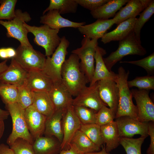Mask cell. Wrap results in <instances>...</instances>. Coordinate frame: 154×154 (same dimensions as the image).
I'll return each instance as SVG.
<instances>
[{
    "mask_svg": "<svg viewBox=\"0 0 154 154\" xmlns=\"http://www.w3.org/2000/svg\"><path fill=\"white\" fill-rule=\"evenodd\" d=\"M79 60L76 55L72 53L65 60L61 71L62 83L76 97L89 83L80 68Z\"/></svg>",
    "mask_w": 154,
    "mask_h": 154,
    "instance_id": "6da1fadb",
    "label": "cell"
},
{
    "mask_svg": "<svg viewBox=\"0 0 154 154\" xmlns=\"http://www.w3.org/2000/svg\"><path fill=\"white\" fill-rule=\"evenodd\" d=\"M129 72L122 66L118 69L114 81L118 89L119 101L115 118L129 116L138 119V110L133 102L131 92L129 87L127 81Z\"/></svg>",
    "mask_w": 154,
    "mask_h": 154,
    "instance_id": "7a4b0ae2",
    "label": "cell"
},
{
    "mask_svg": "<svg viewBox=\"0 0 154 154\" xmlns=\"http://www.w3.org/2000/svg\"><path fill=\"white\" fill-rule=\"evenodd\" d=\"M146 49L136 38L133 31L124 39L119 41L118 47L103 60L108 69L111 71L113 67L124 56L128 55H145Z\"/></svg>",
    "mask_w": 154,
    "mask_h": 154,
    "instance_id": "3957f363",
    "label": "cell"
},
{
    "mask_svg": "<svg viewBox=\"0 0 154 154\" xmlns=\"http://www.w3.org/2000/svg\"><path fill=\"white\" fill-rule=\"evenodd\" d=\"M5 105L11 117L13 124L12 131L7 139V144L10 146L17 139L21 138L32 145L34 140L27 126L24 116L25 110L17 103Z\"/></svg>",
    "mask_w": 154,
    "mask_h": 154,
    "instance_id": "277c9868",
    "label": "cell"
},
{
    "mask_svg": "<svg viewBox=\"0 0 154 154\" xmlns=\"http://www.w3.org/2000/svg\"><path fill=\"white\" fill-rule=\"evenodd\" d=\"M23 25L28 33L34 35V42L44 48L46 56H50L60 43L61 38L58 34L60 30L52 29L45 24L37 27L25 23Z\"/></svg>",
    "mask_w": 154,
    "mask_h": 154,
    "instance_id": "5b68a950",
    "label": "cell"
},
{
    "mask_svg": "<svg viewBox=\"0 0 154 154\" xmlns=\"http://www.w3.org/2000/svg\"><path fill=\"white\" fill-rule=\"evenodd\" d=\"M70 44L66 37H62L52 56L46 58L44 66L41 71L54 82H62L61 69L68 53L67 49Z\"/></svg>",
    "mask_w": 154,
    "mask_h": 154,
    "instance_id": "8992f818",
    "label": "cell"
},
{
    "mask_svg": "<svg viewBox=\"0 0 154 154\" xmlns=\"http://www.w3.org/2000/svg\"><path fill=\"white\" fill-rule=\"evenodd\" d=\"M98 40L85 36L81 42V46L71 52L76 55L80 60V68L90 83L92 80L94 70V54L98 46Z\"/></svg>",
    "mask_w": 154,
    "mask_h": 154,
    "instance_id": "52a82bcc",
    "label": "cell"
},
{
    "mask_svg": "<svg viewBox=\"0 0 154 154\" xmlns=\"http://www.w3.org/2000/svg\"><path fill=\"white\" fill-rule=\"evenodd\" d=\"M31 18L27 12H23L19 9L15 10V16L10 21L0 20V24L6 29V35L8 38H13L18 40L21 45L29 47L33 46L27 37L28 31L24 26Z\"/></svg>",
    "mask_w": 154,
    "mask_h": 154,
    "instance_id": "ba28073f",
    "label": "cell"
},
{
    "mask_svg": "<svg viewBox=\"0 0 154 154\" xmlns=\"http://www.w3.org/2000/svg\"><path fill=\"white\" fill-rule=\"evenodd\" d=\"M16 50L14 58L16 62L28 72L42 70L43 68L46 58L45 55L35 50L32 47L20 44Z\"/></svg>",
    "mask_w": 154,
    "mask_h": 154,
    "instance_id": "9c48e42d",
    "label": "cell"
},
{
    "mask_svg": "<svg viewBox=\"0 0 154 154\" xmlns=\"http://www.w3.org/2000/svg\"><path fill=\"white\" fill-rule=\"evenodd\" d=\"M131 91L137 104L138 119L143 122H154V104L148 90L133 89Z\"/></svg>",
    "mask_w": 154,
    "mask_h": 154,
    "instance_id": "30bf717a",
    "label": "cell"
},
{
    "mask_svg": "<svg viewBox=\"0 0 154 154\" xmlns=\"http://www.w3.org/2000/svg\"><path fill=\"white\" fill-rule=\"evenodd\" d=\"M116 119L120 137L131 138L136 134L146 137L148 136V122H142L138 119L126 116Z\"/></svg>",
    "mask_w": 154,
    "mask_h": 154,
    "instance_id": "8fae6325",
    "label": "cell"
},
{
    "mask_svg": "<svg viewBox=\"0 0 154 154\" xmlns=\"http://www.w3.org/2000/svg\"><path fill=\"white\" fill-rule=\"evenodd\" d=\"M72 105L86 107L97 112L103 105H106L101 99L98 92L97 83L86 86L73 99Z\"/></svg>",
    "mask_w": 154,
    "mask_h": 154,
    "instance_id": "7c38bea8",
    "label": "cell"
},
{
    "mask_svg": "<svg viewBox=\"0 0 154 154\" xmlns=\"http://www.w3.org/2000/svg\"><path fill=\"white\" fill-rule=\"evenodd\" d=\"M81 124L74 112L73 106H70L65 112L62 119L63 137L61 143V150L69 148L72 137L80 130Z\"/></svg>",
    "mask_w": 154,
    "mask_h": 154,
    "instance_id": "4fadbf2b",
    "label": "cell"
},
{
    "mask_svg": "<svg viewBox=\"0 0 154 154\" xmlns=\"http://www.w3.org/2000/svg\"><path fill=\"white\" fill-rule=\"evenodd\" d=\"M97 83L101 99L116 114L119 101L118 89L116 83L110 79L100 80Z\"/></svg>",
    "mask_w": 154,
    "mask_h": 154,
    "instance_id": "5bb4252c",
    "label": "cell"
},
{
    "mask_svg": "<svg viewBox=\"0 0 154 154\" xmlns=\"http://www.w3.org/2000/svg\"><path fill=\"white\" fill-rule=\"evenodd\" d=\"M25 117L29 130L35 140L44 134L46 117L31 105L25 110Z\"/></svg>",
    "mask_w": 154,
    "mask_h": 154,
    "instance_id": "9a60e30c",
    "label": "cell"
},
{
    "mask_svg": "<svg viewBox=\"0 0 154 154\" xmlns=\"http://www.w3.org/2000/svg\"><path fill=\"white\" fill-rule=\"evenodd\" d=\"M28 73L13 58L8 68L0 75V83L23 86L25 84Z\"/></svg>",
    "mask_w": 154,
    "mask_h": 154,
    "instance_id": "2e32d148",
    "label": "cell"
},
{
    "mask_svg": "<svg viewBox=\"0 0 154 154\" xmlns=\"http://www.w3.org/2000/svg\"><path fill=\"white\" fill-rule=\"evenodd\" d=\"M152 0H130L126 5L121 8L113 19L115 24L119 25L129 19L136 18L151 2Z\"/></svg>",
    "mask_w": 154,
    "mask_h": 154,
    "instance_id": "e0dca14e",
    "label": "cell"
},
{
    "mask_svg": "<svg viewBox=\"0 0 154 154\" xmlns=\"http://www.w3.org/2000/svg\"><path fill=\"white\" fill-rule=\"evenodd\" d=\"M48 93L55 111L66 110L72 105V96L62 82H54Z\"/></svg>",
    "mask_w": 154,
    "mask_h": 154,
    "instance_id": "ac0fdd59",
    "label": "cell"
},
{
    "mask_svg": "<svg viewBox=\"0 0 154 154\" xmlns=\"http://www.w3.org/2000/svg\"><path fill=\"white\" fill-rule=\"evenodd\" d=\"M40 23L48 25L52 29L58 30L64 27L78 29L86 24L85 22H74L64 18L55 10L49 11L41 16Z\"/></svg>",
    "mask_w": 154,
    "mask_h": 154,
    "instance_id": "d6986e66",
    "label": "cell"
},
{
    "mask_svg": "<svg viewBox=\"0 0 154 154\" xmlns=\"http://www.w3.org/2000/svg\"><path fill=\"white\" fill-rule=\"evenodd\" d=\"M106 53V50L98 46L94 54L96 65L92 80L89 86H92L98 81L107 79L114 80L116 74L110 71L107 68L103 56Z\"/></svg>",
    "mask_w": 154,
    "mask_h": 154,
    "instance_id": "ffe728a7",
    "label": "cell"
},
{
    "mask_svg": "<svg viewBox=\"0 0 154 154\" xmlns=\"http://www.w3.org/2000/svg\"><path fill=\"white\" fill-rule=\"evenodd\" d=\"M115 24L112 19H97L95 22L81 26L78 29L79 32L91 39L102 38L107 31Z\"/></svg>",
    "mask_w": 154,
    "mask_h": 154,
    "instance_id": "44dd1931",
    "label": "cell"
},
{
    "mask_svg": "<svg viewBox=\"0 0 154 154\" xmlns=\"http://www.w3.org/2000/svg\"><path fill=\"white\" fill-rule=\"evenodd\" d=\"M54 83L41 70H33L28 72L25 85L33 92H49Z\"/></svg>",
    "mask_w": 154,
    "mask_h": 154,
    "instance_id": "7402d4cb",
    "label": "cell"
},
{
    "mask_svg": "<svg viewBox=\"0 0 154 154\" xmlns=\"http://www.w3.org/2000/svg\"><path fill=\"white\" fill-rule=\"evenodd\" d=\"M66 110H56L51 116L46 118L44 133L45 136L54 137L61 143L63 137L62 119Z\"/></svg>",
    "mask_w": 154,
    "mask_h": 154,
    "instance_id": "603a6c76",
    "label": "cell"
},
{
    "mask_svg": "<svg viewBox=\"0 0 154 154\" xmlns=\"http://www.w3.org/2000/svg\"><path fill=\"white\" fill-rule=\"evenodd\" d=\"M32 146L35 154H58L61 150V143L53 136L39 137Z\"/></svg>",
    "mask_w": 154,
    "mask_h": 154,
    "instance_id": "cb8c5ba5",
    "label": "cell"
},
{
    "mask_svg": "<svg viewBox=\"0 0 154 154\" xmlns=\"http://www.w3.org/2000/svg\"><path fill=\"white\" fill-rule=\"evenodd\" d=\"M137 19L131 18L121 22L115 29L106 33L101 38V42L106 44L112 41H120L124 39L133 31Z\"/></svg>",
    "mask_w": 154,
    "mask_h": 154,
    "instance_id": "d4e9b609",
    "label": "cell"
},
{
    "mask_svg": "<svg viewBox=\"0 0 154 154\" xmlns=\"http://www.w3.org/2000/svg\"><path fill=\"white\" fill-rule=\"evenodd\" d=\"M100 129L106 151L109 152L116 148L120 144V137L116 121L101 126Z\"/></svg>",
    "mask_w": 154,
    "mask_h": 154,
    "instance_id": "484cf974",
    "label": "cell"
},
{
    "mask_svg": "<svg viewBox=\"0 0 154 154\" xmlns=\"http://www.w3.org/2000/svg\"><path fill=\"white\" fill-rule=\"evenodd\" d=\"M129 0H109L107 3L90 11L92 17L97 19H108L114 17L116 12Z\"/></svg>",
    "mask_w": 154,
    "mask_h": 154,
    "instance_id": "4316f807",
    "label": "cell"
},
{
    "mask_svg": "<svg viewBox=\"0 0 154 154\" xmlns=\"http://www.w3.org/2000/svg\"><path fill=\"white\" fill-rule=\"evenodd\" d=\"M34 92V98L32 105L46 118L51 116L54 113L55 110L48 92L45 91Z\"/></svg>",
    "mask_w": 154,
    "mask_h": 154,
    "instance_id": "83f0119b",
    "label": "cell"
},
{
    "mask_svg": "<svg viewBox=\"0 0 154 154\" xmlns=\"http://www.w3.org/2000/svg\"><path fill=\"white\" fill-rule=\"evenodd\" d=\"M74 145L82 154L99 151L101 148L93 143L82 131L79 130L72 137L70 144Z\"/></svg>",
    "mask_w": 154,
    "mask_h": 154,
    "instance_id": "f1b7e54d",
    "label": "cell"
},
{
    "mask_svg": "<svg viewBox=\"0 0 154 154\" xmlns=\"http://www.w3.org/2000/svg\"><path fill=\"white\" fill-rule=\"evenodd\" d=\"M78 5L75 0H50L49 6L43 11L42 15L54 10H57L60 15L75 13Z\"/></svg>",
    "mask_w": 154,
    "mask_h": 154,
    "instance_id": "f546056e",
    "label": "cell"
},
{
    "mask_svg": "<svg viewBox=\"0 0 154 154\" xmlns=\"http://www.w3.org/2000/svg\"><path fill=\"white\" fill-rule=\"evenodd\" d=\"M154 13V1L151 2L141 13L139 14V17L137 18L133 28V32L137 39L141 42L140 33L141 29L145 23L150 19Z\"/></svg>",
    "mask_w": 154,
    "mask_h": 154,
    "instance_id": "4dcf8cb0",
    "label": "cell"
},
{
    "mask_svg": "<svg viewBox=\"0 0 154 154\" xmlns=\"http://www.w3.org/2000/svg\"><path fill=\"white\" fill-rule=\"evenodd\" d=\"M80 130L93 143L101 148L105 144L101 135L100 126L97 124H81Z\"/></svg>",
    "mask_w": 154,
    "mask_h": 154,
    "instance_id": "1f68e13d",
    "label": "cell"
},
{
    "mask_svg": "<svg viewBox=\"0 0 154 154\" xmlns=\"http://www.w3.org/2000/svg\"><path fill=\"white\" fill-rule=\"evenodd\" d=\"M146 137L137 138L120 137L119 143L124 148L126 154H141V147Z\"/></svg>",
    "mask_w": 154,
    "mask_h": 154,
    "instance_id": "d6a6232c",
    "label": "cell"
},
{
    "mask_svg": "<svg viewBox=\"0 0 154 154\" xmlns=\"http://www.w3.org/2000/svg\"><path fill=\"white\" fill-rule=\"evenodd\" d=\"M18 87L9 84L0 83V96L5 105L17 103Z\"/></svg>",
    "mask_w": 154,
    "mask_h": 154,
    "instance_id": "836d02e7",
    "label": "cell"
},
{
    "mask_svg": "<svg viewBox=\"0 0 154 154\" xmlns=\"http://www.w3.org/2000/svg\"><path fill=\"white\" fill-rule=\"evenodd\" d=\"M73 106L74 112L82 124L96 123L97 112L84 106Z\"/></svg>",
    "mask_w": 154,
    "mask_h": 154,
    "instance_id": "e575fe53",
    "label": "cell"
},
{
    "mask_svg": "<svg viewBox=\"0 0 154 154\" xmlns=\"http://www.w3.org/2000/svg\"><path fill=\"white\" fill-rule=\"evenodd\" d=\"M129 87H136L141 90H154V76L147 75L143 76H137L130 81H127Z\"/></svg>",
    "mask_w": 154,
    "mask_h": 154,
    "instance_id": "d590c367",
    "label": "cell"
},
{
    "mask_svg": "<svg viewBox=\"0 0 154 154\" xmlns=\"http://www.w3.org/2000/svg\"><path fill=\"white\" fill-rule=\"evenodd\" d=\"M34 98V92L26 85L18 87L17 103L25 110L32 105Z\"/></svg>",
    "mask_w": 154,
    "mask_h": 154,
    "instance_id": "8d00e7d4",
    "label": "cell"
},
{
    "mask_svg": "<svg viewBox=\"0 0 154 154\" xmlns=\"http://www.w3.org/2000/svg\"><path fill=\"white\" fill-rule=\"evenodd\" d=\"M17 0H1L0 4V20L10 21L15 16V7Z\"/></svg>",
    "mask_w": 154,
    "mask_h": 154,
    "instance_id": "74e56055",
    "label": "cell"
},
{
    "mask_svg": "<svg viewBox=\"0 0 154 154\" xmlns=\"http://www.w3.org/2000/svg\"><path fill=\"white\" fill-rule=\"evenodd\" d=\"M115 115L111 109L103 105L96 113V123L100 126L107 124L114 121Z\"/></svg>",
    "mask_w": 154,
    "mask_h": 154,
    "instance_id": "f35d334b",
    "label": "cell"
},
{
    "mask_svg": "<svg viewBox=\"0 0 154 154\" xmlns=\"http://www.w3.org/2000/svg\"><path fill=\"white\" fill-rule=\"evenodd\" d=\"M120 63H129L140 66L146 71L148 75H153L154 72V52L139 60L120 61Z\"/></svg>",
    "mask_w": 154,
    "mask_h": 154,
    "instance_id": "ab89813d",
    "label": "cell"
},
{
    "mask_svg": "<svg viewBox=\"0 0 154 154\" xmlns=\"http://www.w3.org/2000/svg\"><path fill=\"white\" fill-rule=\"evenodd\" d=\"M10 147L15 154H35L32 145L22 138L17 139Z\"/></svg>",
    "mask_w": 154,
    "mask_h": 154,
    "instance_id": "60d3db41",
    "label": "cell"
},
{
    "mask_svg": "<svg viewBox=\"0 0 154 154\" xmlns=\"http://www.w3.org/2000/svg\"><path fill=\"white\" fill-rule=\"evenodd\" d=\"M109 0H75L78 5L93 11L103 5Z\"/></svg>",
    "mask_w": 154,
    "mask_h": 154,
    "instance_id": "b9f144b4",
    "label": "cell"
},
{
    "mask_svg": "<svg viewBox=\"0 0 154 154\" xmlns=\"http://www.w3.org/2000/svg\"><path fill=\"white\" fill-rule=\"evenodd\" d=\"M148 135L150 138V143L147 150V154H154V123L148 122Z\"/></svg>",
    "mask_w": 154,
    "mask_h": 154,
    "instance_id": "7bdbcfd3",
    "label": "cell"
},
{
    "mask_svg": "<svg viewBox=\"0 0 154 154\" xmlns=\"http://www.w3.org/2000/svg\"><path fill=\"white\" fill-rule=\"evenodd\" d=\"M59 154H82L77 149L76 146L72 144H70L69 149L62 150Z\"/></svg>",
    "mask_w": 154,
    "mask_h": 154,
    "instance_id": "ee69618b",
    "label": "cell"
},
{
    "mask_svg": "<svg viewBox=\"0 0 154 154\" xmlns=\"http://www.w3.org/2000/svg\"><path fill=\"white\" fill-rule=\"evenodd\" d=\"M0 154H15L13 150L7 145L0 144Z\"/></svg>",
    "mask_w": 154,
    "mask_h": 154,
    "instance_id": "f6af8a7d",
    "label": "cell"
},
{
    "mask_svg": "<svg viewBox=\"0 0 154 154\" xmlns=\"http://www.w3.org/2000/svg\"><path fill=\"white\" fill-rule=\"evenodd\" d=\"M8 59L14 58L16 55V50L12 47L6 48Z\"/></svg>",
    "mask_w": 154,
    "mask_h": 154,
    "instance_id": "bcb514c9",
    "label": "cell"
},
{
    "mask_svg": "<svg viewBox=\"0 0 154 154\" xmlns=\"http://www.w3.org/2000/svg\"><path fill=\"white\" fill-rule=\"evenodd\" d=\"M9 115V113L7 110H3L0 108V118L4 120L8 118Z\"/></svg>",
    "mask_w": 154,
    "mask_h": 154,
    "instance_id": "7dc6e473",
    "label": "cell"
},
{
    "mask_svg": "<svg viewBox=\"0 0 154 154\" xmlns=\"http://www.w3.org/2000/svg\"><path fill=\"white\" fill-rule=\"evenodd\" d=\"M0 58L3 59H8L7 53L6 48H0Z\"/></svg>",
    "mask_w": 154,
    "mask_h": 154,
    "instance_id": "c3c4849f",
    "label": "cell"
},
{
    "mask_svg": "<svg viewBox=\"0 0 154 154\" xmlns=\"http://www.w3.org/2000/svg\"><path fill=\"white\" fill-rule=\"evenodd\" d=\"M7 60L0 63V75L8 68V66L7 64Z\"/></svg>",
    "mask_w": 154,
    "mask_h": 154,
    "instance_id": "681fc988",
    "label": "cell"
},
{
    "mask_svg": "<svg viewBox=\"0 0 154 154\" xmlns=\"http://www.w3.org/2000/svg\"><path fill=\"white\" fill-rule=\"evenodd\" d=\"M101 148L102 149L99 151L85 154H110L106 151L105 144H104Z\"/></svg>",
    "mask_w": 154,
    "mask_h": 154,
    "instance_id": "f907efd6",
    "label": "cell"
},
{
    "mask_svg": "<svg viewBox=\"0 0 154 154\" xmlns=\"http://www.w3.org/2000/svg\"><path fill=\"white\" fill-rule=\"evenodd\" d=\"M4 120L0 118V140L2 138L5 130Z\"/></svg>",
    "mask_w": 154,
    "mask_h": 154,
    "instance_id": "816d5d0a",
    "label": "cell"
},
{
    "mask_svg": "<svg viewBox=\"0 0 154 154\" xmlns=\"http://www.w3.org/2000/svg\"><path fill=\"white\" fill-rule=\"evenodd\" d=\"M1 0H0V3H1Z\"/></svg>",
    "mask_w": 154,
    "mask_h": 154,
    "instance_id": "f5cc1de1",
    "label": "cell"
}]
</instances>
